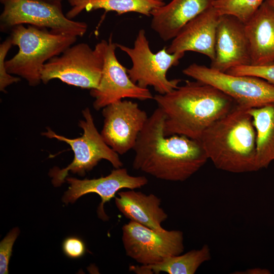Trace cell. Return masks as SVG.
Wrapping results in <instances>:
<instances>
[{
  "label": "cell",
  "mask_w": 274,
  "mask_h": 274,
  "mask_svg": "<svg viewBox=\"0 0 274 274\" xmlns=\"http://www.w3.org/2000/svg\"><path fill=\"white\" fill-rule=\"evenodd\" d=\"M165 115L159 108L148 117L133 148L132 166L157 179L186 181L209 159L199 140L164 134Z\"/></svg>",
  "instance_id": "6da1fadb"
},
{
  "label": "cell",
  "mask_w": 274,
  "mask_h": 274,
  "mask_svg": "<svg viewBox=\"0 0 274 274\" xmlns=\"http://www.w3.org/2000/svg\"><path fill=\"white\" fill-rule=\"evenodd\" d=\"M10 35L0 45V90L20 78L29 85L40 84L43 65L60 55L77 41V37L49 31L47 28L19 24L13 27Z\"/></svg>",
  "instance_id": "7a4b0ae2"
},
{
  "label": "cell",
  "mask_w": 274,
  "mask_h": 274,
  "mask_svg": "<svg viewBox=\"0 0 274 274\" xmlns=\"http://www.w3.org/2000/svg\"><path fill=\"white\" fill-rule=\"evenodd\" d=\"M153 99L164 114L165 136L181 135L197 140L237 105L216 88L196 80L186 81L165 94H156Z\"/></svg>",
  "instance_id": "3957f363"
},
{
  "label": "cell",
  "mask_w": 274,
  "mask_h": 274,
  "mask_svg": "<svg viewBox=\"0 0 274 274\" xmlns=\"http://www.w3.org/2000/svg\"><path fill=\"white\" fill-rule=\"evenodd\" d=\"M248 110L237 104L202 133L199 141L218 169L237 174L258 170L256 132Z\"/></svg>",
  "instance_id": "277c9868"
},
{
  "label": "cell",
  "mask_w": 274,
  "mask_h": 274,
  "mask_svg": "<svg viewBox=\"0 0 274 274\" xmlns=\"http://www.w3.org/2000/svg\"><path fill=\"white\" fill-rule=\"evenodd\" d=\"M84 120L79 121L78 125L83 130L82 135L77 138L68 139L56 134L50 128L42 134L47 138L55 139L68 144L74 154L73 161L67 167L59 169L54 167L50 170L49 176L55 187L60 186L65 182L68 172L83 176L90 171L99 161L105 159L115 168L121 167L123 163L119 154L113 151L104 141L94 123L88 108L82 111Z\"/></svg>",
  "instance_id": "5b68a950"
},
{
  "label": "cell",
  "mask_w": 274,
  "mask_h": 274,
  "mask_svg": "<svg viewBox=\"0 0 274 274\" xmlns=\"http://www.w3.org/2000/svg\"><path fill=\"white\" fill-rule=\"evenodd\" d=\"M107 42L101 40L93 49L85 43L68 47L43 65L42 82L46 84L58 79L83 89L96 88L101 76Z\"/></svg>",
  "instance_id": "8992f818"
},
{
  "label": "cell",
  "mask_w": 274,
  "mask_h": 274,
  "mask_svg": "<svg viewBox=\"0 0 274 274\" xmlns=\"http://www.w3.org/2000/svg\"><path fill=\"white\" fill-rule=\"evenodd\" d=\"M117 48L130 57L132 66L127 70L131 81L143 88L152 86L160 94L167 93L179 86L180 79L168 80V70L177 65L185 53H169L167 47L157 53L150 49L144 29H140L132 48L117 43Z\"/></svg>",
  "instance_id": "52a82bcc"
},
{
  "label": "cell",
  "mask_w": 274,
  "mask_h": 274,
  "mask_svg": "<svg viewBox=\"0 0 274 274\" xmlns=\"http://www.w3.org/2000/svg\"><path fill=\"white\" fill-rule=\"evenodd\" d=\"M4 10L0 16L2 31L14 26L27 24L50 29L59 33L82 37L88 25L84 22L74 21L64 15L61 4L45 0H0Z\"/></svg>",
  "instance_id": "ba28073f"
},
{
  "label": "cell",
  "mask_w": 274,
  "mask_h": 274,
  "mask_svg": "<svg viewBox=\"0 0 274 274\" xmlns=\"http://www.w3.org/2000/svg\"><path fill=\"white\" fill-rule=\"evenodd\" d=\"M183 73L216 88L237 105L249 109L274 102V85L259 77L231 75L195 63L184 69Z\"/></svg>",
  "instance_id": "9c48e42d"
},
{
  "label": "cell",
  "mask_w": 274,
  "mask_h": 274,
  "mask_svg": "<svg viewBox=\"0 0 274 274\" xmlns=\"http://www.w3.org/2000/svg\"><path fill=\"white\" fill-rule=\"evenodd\" d=\"M122 229L126 254L141 265L159 263L168 257L182 254L184 250L182 231L159 232L131 220Z\"/></svg>",
  "instance_id": "30bf717a"
},
{
  "label": "cell",
  "mask_w": 274,
  "mask_h": 274,
  "mask_svg": "<svg viewBox=\"0 0 274 274\" xmlns=\"http://www.w3.org/2000/svg\"><path fill=\"white\" fill-rule=\"evenodd\" d=\"M117 43L109 38L106 47L104 63L98 87L90 90L94 98L93 106L99 110L107 106L129 98L146 100L153 99L148 88H143L130 79L127 68L118 61L115 53Z\"/></svg>",
  "instance_id": "8fae6325"
},
{
  "label": "cell",
  "mask_w": 274,
  "mask_h": 274,
  "mask_svg": "<svg viewBox=\"0 0 274 274\" xmlns=\"http://www.w3.org/2000/svg\"><path fill=\"white\" fill-rule=\"evenodd\" d=\"M102 114L105 142L119 155L133 149L148 118L146 112L136 102L120 100L104 107Z\"/></svg>",
  "instance_id": "7c38bea8"
},
{
  "label": "cell",
  "mask_w": 274,
  "mask_h": 274,
  "mask_svg": "<svg viewBox=\"0 0 274 274\" xmlns=\"http://www.w3.org/2000/svg\"><path fill=\"white\" fill-rule=\"evenodd\" d=\"M251 64L245 23L234 16L221 15L216 31L215 56L210 67L226 72L231 68Z\"/></svg>",
  "instance_id": "4fadbf2b"
},
{
  "label": "cell",
  "mask_w": 274,
  "mask_h": 274,
  "mask_svg": "<svg viewBox=\"0 0 274 274\" xmlns=\"http://www.w3.org/2000/svg\"><path fill=\"white\" fill-rule=\"evenodd\" d=\"M65 181L70 184L64 193L62 201L66 204L75 202L81 196L90 193L98 194L101 202L97 209L99 218L108 219L104 210V204L115 197L116 193L121 189L140 188L148 184L145 176L130 175L125 168H117L106 176L97 179L79 180L73 177H66Z\"/></svg>",
  "instance_id": "5bb4252c"
},
{
  "label": "cell",
  "mask_w": 274,
  "mask_h": 274,
  "mask_svg": "<svg viewBox=\"0 0 274 274\" xmlns=\"http://www.w3.org/2000/svg\"><path fill=\"white\" fill-rule=\"evenodd\" d=\"M221 14L213 6L187 23L167 47L169 53L193 51L208 56L212 61L215 56V42Z\"/></svg>",
  "instance_id": "9a60e30c"
},
{
  "label": "cell",
  "mask_w": 274,
  "mask_h": 274,
  "mask_svg": "<svg viewBox=\"0 0 274 274\" xmlns=\"http://www.w3.org/2000/svg\"><path fill=\"white\" fill-rule=\"evenodd\" d=\"M213 2L172 0L152 11L151 27L163 41L173 40L187 23L212 7Z\"/></svg>",
  "instance_id": "2e32d148"
},
{
  "label": "cell",
  "mask_w": 274,
  "mask_h": 274,
  "mask_svg": "<svg viewBox=\"0 0 274 274\" xmlns=\"http://www.w3.org/2000/svg\"><path fill=\"white\" fill-rule=\"evenodd\" d=\"M252 65L274 62V8L265 0L245 23Z\"/></svg>",
  "instance_id": "e0dca14e"
},
{
  "label": "cell",
  "mask_w": 274,
  "mask_h": 274,
  "mask_svg": "<svg viewBox=\"0 0 274 274\" xmlns=\"http://www.w3.org/2000/svg\"><path fill=\"white\" fill-rule=\"evenodd\" d=\"M118 195L115 204L126 218L157 231L165 230L161 224L168 215L160 207L161 199L157 196L134 189L120 191Z\"/></svg>",
  "instance_id": "ac0fdd59"
},
{
  "label": "cell",
  "mask_w": 274,
  "mask_h": 274,
  "mask_svg": "<svg viewBox=\"0 0 274 274\" xmlns=\"http://www.w3.org/2000/svg\"><path fill=\"white\" fill-rule=\"evenodd\" d=\"M248 112L256 132V159L259 170L274 161V102L249 109Z\"/></svg>",
  "instance_id": "d6986e66"
},
{
  "label": "cell",
  "mask_w": 274,
  "mask_h": 274,
  "mask_svg": "<svg viewBox=\"0 0 274 274\" xmlns=\"http://www.w3.org/2000/svg\"><path fill=\"white\" fill-rule=\"evenodd\" d=\"M211 259L210 249L204 245L200 249L192 250L184 254L171 256L152 265L132 266L130 269L139 274H194L204 262Z\"/></svg>",
  "instance_id": "ffe728a7"
},
{
  "label": "cell",
  "mask_w": 274,
  "mask_h": 274,
  "mask_svg": "<svg viewBox=\"0 0 274 274\" xmlns=\"http://www.w3.org/2000/svg\"><path fill=\"white\" fill-rule=\"evenodd\" d=\"M72 8L65 15L72 19L83 10L87 12L104 9L114 11L118 15L135 12L150 16L155 8L164 6L163 0H68Z\"/></svg>",
  "instance_id": "44dd1931"
},
{
  "label": "cell",
  "mask_w": 274,
  "mask_h": 274,
  "mask_svg": "<svg viewBox=\"0 0 274 274\" xmlns=\"http://www.w3.org/2000/svg\"><path fill=\"white\" fill-rule=\"evenodd\" d=\"M265 0H213L212 6L221 14L234 16L248 21Z\"/></svg>",
  "instance_id": "7402d4cb"
},
{
  "label": "cell",
  "mask_w": 274,
  "mask_h": 274,
  "mask_svg": "<svg viewBox=\"0 0 274 274\" xmlns=\"http://www.w3.org/2000/svg\"><path fill=\"white\" fill-rule=\"evenodd\" d=\"M227 73L234 75H246L262 78L274 85V62L264 65H242L230 68Z\"/></svg>",
  "instance_id": "603a6c76"
},
{
  "label": "cell",
  "mask_w": 274,
  "mask_h": 274,
  "mask_svg": "<svg viewBox=\"0 0 274 274\" xmlns=\"http://www.w3.org/2000/svg\"><path fill=\"white\" fill-rule=\"evenodd\" d=\"M19 233V228H14L0 243V273H8V264L11 256L12 248Z\"/></svg>",
  "instance_id": "cb8c5ba5"
},
{
  "label": "cell",
  "mask_w": 274,
  "mask_h": 274,
  "mask_svg": "<svg viewBox=\"0 0 274 274\" xmlns=\"http://www.w3.org/2000/svg\"><path fill=\"white\" fill-rule=\"evenodd\" d=\"M62 248L64 254L72 259L81 258L86 251V246L83 240L75 236L65 238L62 243Z\"/></svg>",
  "instance_id": "d4e9b609"
},
{
  "label": "cell",
  "mask_w": 274,
  "mask_h": 274,
  "mask_svg": "<svg viewBox=\"0 0 274 274\" xmlns=\"http://www.w3.org/2000/svg\"><path fill=\"white\" fill-rule=\"evenodd\" d=\"M234 273L242 274H270L271 272L266 268H262L259 267L249 268L244 271H238Z\"/></svg>",
  "instance_id": "484cf974"
},
{
  "label": "cell",
  "mask_w": 274,
  "mask_h": 274,
  "mask_svg": "<svg viewBox=\"0 0 274 274\" xmlns=\"http://www.w3.org/2000/svg\"><path fill=\"white\" fill-rule=\"evenodd\" d=\"M50 3L61 4L62 0H45Z\"/></svg>",
  "instance_id": "4316f807"
},
{
  "label": "cell",
  "mask_w": 274,
  "mask_h": 274,
  "mask_svg": "<svg viewBox=\"0 0 274 274\" xmlns=\"http://www.w3.org/2000/svg\"><path fill=\"white\" fill-rule=\"evenodd\" d=\"M270 6L274 8V0H265Z\"/></svg>",
  "instance_id": "83f0119b"
}]
</instances>
